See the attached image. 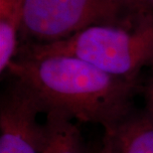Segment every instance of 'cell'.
<instances>
[{
    "instance_id": "obj_2",
    "label": "cell",
    "mask_w": 153,
    "mask_h": 153,
    "mask_svg": "<svg viewBox=\"0 0 153 153\" xmlns=\"http://www.w3.org/2000/svg\"><path fill=\"white\" fill-rule=\"evenodd\" d=\"M153 21V9L137 0H26L20 44L62 41L94 26L136 27Z\"/></svg>"
},
{
    "instance_id": "obj_10",
    "label": "cell",
    "mask_w": 153,
    "mask_h": 153,
    "mask_svg": "<svg viewBox=\"0 0 153 153\" xmlns=\"http://www.w3.org/2000/svg\"><path fill=\"white\" fill-rule=\"evenodd\" d=\"M137 1H139L140 3H142V4L148 6L149 8L153 9V0H137Z\"/></svg>"
},
{
    "instance_id": "obj_4",
    "label": "cell",
    "mask_w": 153,
    "mask_h": 153,
    "mask_svg": "<svg viewBox=\"0 0 153 153\" xmlns=\"http://www.w3.org/2000/svg\"><path fill=\"white\" fill-rule=\"evenodd\" d=\"M11 82L0 102V153H43L47 129L38 117L45 109L22 82Z\"/></svg>"
},
{
    "instance_id": "obj_5",
    "label": "cell",
    "mask_w": 153,
    "mask_h": 153,
    "mask_svg": "<svg viewBox=\"0 0 153 153\" xmlns=\"http://www.w3.org/2000/svg\"><path fill=\"white\" fill-rule=\"evenodd\" d=\"M108 133L114 153H153V115L147 111L131 114Z\"/></svg>"
},
{
    "instance_id": "obj_1",
    "label": "cell",
    "mask_w": 153,
    "mask_h": 153,
    "mask_svg": "<svg viewBox=\"0 0 153 153\" xmlns=\"http://www.w3.org/2000/svg\"><path fill=\"white\" fill-rule=\"evenodd\" d=\"M7 72L44 108L111 131L132 112L137 82L114 76L69 55L18 52Z\"/></svg>"
},
{
    "instance_id": "obj_6",
    "label": "cell",
    "mask_w": 153,
    "mask_h": 153,
    "mask_svg": "<svg viewBox=\"0 0 153 153\" xmlns=\"http://www.w3.org/2000/svg\"><path fill=\"white\" fill-rule=\"evenodd\" d=\"M26 0H0V72L6 73L20 45L19 32Z\"/></svg>"
},
{
    "instance_id": "obj_9",
    "label": "cell",
    "mask_w": 153,
    "mask_h": 153,
    "mask_svg": "<svg viewBox=\"0 0 153 153\" xmlns=\"http://www.w3.org/2000/svg\"><path fill=\"white\" fill-rule=\"evenodd\" d=\"M94 153H114V148H112V140L108 133L105 132L102 142L100 147Z\"/></svg>"
},
{
    "instance_id": "obj_3",
    "label": "cell",
    "mask_w": 153,
    "mask_h": 153,
    "mask_svg": "<svg viewBox=\"0 0 153 153\" xmlns=\"http://www.w3.org/2000/svg\"><path fill=\"white\" fill-rule=\"evenodd\" d=\"M18 52L69 55L108 74L137 82L140 72L153 66V21L136 27L94 26L49 44H20Z\"/></svg>"
},
{
    "instance_id": "obj_8",
    "label": "cell",
    "mask_w": 153,
    "mask_h": 153,
    "mask_svg": "<svg viewBox=\"0 0 153 153\" xmlns=\"http://www.w3.org/2000/svg\"><path fill=\"white\" fill-rule=\"evenodd\" d=\"M145 100H146V111L153 115V66L151 67V75L144 88Z\"/></svg>"
},
{
    "instance_id": "obj_7",
    "label": "cell",
    "mask_w": 153,
    "mask_h": 153,
    "mask_svg": "<svg viewBox=\"0 0 153 153\" xmlns=\"http://www.w3.org/2000/svg\"><path fill=\"white\" fill-rule=\"evenodd\" d=\"M73 119L58 112L46 114L47 141L43 153H88Z\"/></svg>"
}]
</instances>
